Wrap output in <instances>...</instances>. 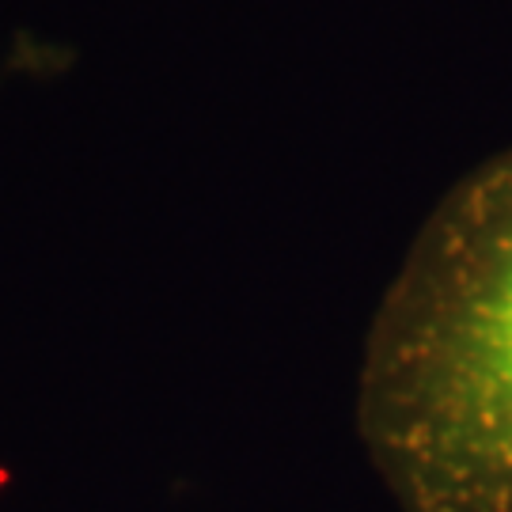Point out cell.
<instances>
[{
    "mask_svg": "<svg viewBox=\"0 0 512 512\" xmlns=\"http://www.w3.org/2000/svg\"><path fill=\"white\" fill-rule=\"evenodd\" d=\"M357 433L403 512H512V148L421 224L368 327Z\"/></svg>",
    "mask_w": 512,
    "mask_h": 512,
    "instance_id": "obj_1",
    "label": "cell"
}]
</instances>
